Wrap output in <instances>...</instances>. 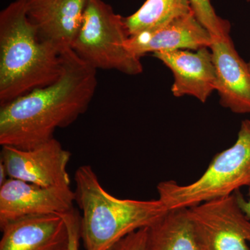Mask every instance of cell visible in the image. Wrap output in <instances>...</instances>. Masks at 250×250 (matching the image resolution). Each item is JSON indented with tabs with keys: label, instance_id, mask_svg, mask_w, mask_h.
Here are the masks:
<instances>
[{
	"label": "cell",
	"instance_id": "8",
	"mask_svg": "<svg viewBox=\"0 0 250 250\" xmlns=\"http://www.w3.org/2000/svg\"><path fill=\"white\" fill-rule=\"evenodd\" d=\"M75 192L68 187H43L9 178L0 186V225L22 217L66 214L74 210Z\"/></svg>",
	"mask_w": 250,
	"mask_h": 250
},
{
	"label": "cell",
	"instance_id": "18",
	"mask_svg": "<svg viewBox=\"0 0 250 250\" xmlns=\"http://www.w3.org/2000/svg\"><path fill=\"white\" fill-rule=\"evenodd\" d=\"M69 230L68 250H80V217L75 210L64 214Z\"/></svg>",
	"mask_w": 250,
	"mask_h": 250
},
{
	"label": "cell",
	"instance_id": "12",
	"mask_svg": "<svg viewBox=\"0 0 250 250\" xmlns=\"http://www.w3.org/2000/svg\"><path fill=\"white\" fill-rule=\"evenodd\" d=\"M0 250H68L64 214L22 217L0 225Z\"/></svg>",
	"mask_w": 250,
	"mask_h": 250
},
{
	"label": "cell",
	"instance_id": "5",
	"mask_svg": "<svg viewBox=\"0 0 250 250\" xmlns=\"http://www.w3.org/2000/svg\"><path fill=\"white\" fill-rule=\"evenodd\" d=\"M124 17L103 0H88L72 49L95 70H114L125 75L142 73L141 59L128 47Z\"/></svg>",
	"mask_w": 250,
	"mask_h": 250
},
{
	"label": "cell",
	"instance_id": "4",
	"mask_svg": "<svg viewBox=\"0 0 250 250\" xmlns=\"http://www.w3.org/2000/svg\"><path fill=\"white\" fill-rule=\"evenodd\" d=\"M250 187V120L242 121L236 142L218 153L195 182L180 185L166 181L157 185L159 199L168 210L187 208L229 196Z\"/></svg>",
	"mask_w": 250,
	"mask_h": 250
},
{
	"label": "cell",
	"instance_id": "3",
	"mask_svg": "<svg viewBox=\"0 0 250 250\" xmlns=\"http://www.w3.org/2000/svg\"><path fill=\"white\" fill-rule=\"evenodd\" d=\"M75 201L82 210L80 237L85 250H110L130 233L149 228L168 211L159 199H120L102 186L89 165L75 174Z\"/></svg>",
	"mask_w": 250,
	"mask_h": 250
},
{
	"label": "cell",
	"instance_id": "11",
	"mask_svg": "<svg viewBox=\"0 0 250 250\" xmlns=\"http://www.w3.org/2000/svg\"><path fill=\"white\" fill-rule=\"evenodd\" d=\"M173 74L171 91L174 97L189 95L205 103L215 90V70L209 47L161 51L153 54Z\"/></svg>",
	"mask_w": 250,
	"mask_h": 250
},
{
	"label": "cell",
	"instance_id": "2",
	"mask_svg": "<svg viewBox=\"0 0 250 250\" xmlns=\"http://www.w3.org/2000/svg\"><path fill=\"white\" fill-rule=\"evenodd\" d=\"M62 53L40 40L27 17L26 0L0 13V106L58 80Z\"/></svg>",
	"mask_w": 250,
	"mask_h": 250
},
{
	"label": "cell",
	"instance_id": "13",
	"mask_svg": "<svg viewBox=\"0 0 250 250\" xmlns=\"http://www.w3.org/2000/svg\"><path fill=\"white\" fill-rule=\"evenodd\" d=\"M212 42L211 34L191 12L176 18L158 30L129 37L128 47L135 55L141 58L148 53L161 51H195L210 47Z\"/></svg>",
	"mask_w": 250,
	"mask_h": 250
},
{
	"label": "cell",
	"instance_id": "15",
	"mask_svg": "<svg viewBox=\"0 0 250 250\" xmlns=\"http://www.w3.org/2000/svg\"><path fill=\"white\" fill-rule=\"evenodd\" d=\"M191 12L190 0H146L134 14L124 18L125 23L131 37L158 30Z\"/></svg>",
	"mask_w": 250,
	"mask_h": 250
},
{
	"label": "cell",
	"instance_id": "7",
	"mask_svg": "<svg viewBox=\"0 0 250 250\" xmlns=\"http://www.w3.org/2000/svg\"><path fill=\"white\" fill-rule=\"evenodd\" d=\"M1 147L0 161L9 178L43 187H70L67 166L72 154L55 138L29 149Z\"/></svg>",
	"mask_w": 250,
	"mask_h": 250
},
{
	"label": "cell",
	"instance_id": "16",
	"mask_svg": "<svg viewBox=\"0 0 250 250\" xmlns=\"http://www.w3.org/2000/svg\"><path fill=\"white\" fill-rule=\"evenodd\" d=\"M192 12L195 17L213 38L229 36L231 24L215 12L210 0H190Z\"/></svg>",
	"mask_w": 250,
	"mask_h": 250
},
{
	"label": "cell",
	"instance_id": "10",
	"mask_svg": "<svg viewBox=\"0 0 250 250\" xmlns=\"http://www.w3.org/2000/svg\"><path fill=\"white\" fill-rule=\"evenodd\" d=\"M220 103L238 114L250 113V67L235 48L230 36L213 38L209 47Z\"/></svg>",
	"mask_w": 250,
	"mask_h": 250
},
{
	"label": "cell",
	"instance_id": "17",
	"mask_svg": "<svg viewBox=\"0 0 250 250\" xmlns=\"http://www.w3.org/2000/svg\"><path fill=\"white\" fill-rule=\"evenodd\" d=\"M148 229L143 228L130 233L110 250H149Z\"/></svg>",
	"mask_w": 250,
	"mask_h": 250
},
{
	"label": "cell",
	"instance_id": "14",
	"mask_svg": "<svg viewBox=\"0 0 250 250\" xmlns=\"http://www.w3.org/2000/svg\"><path fill=\"white\" fill-rule=\"evenodd\" d=\"M149 250H209L202 241L187 208L169 210L148 229Z\"/></svg>",
	"mask_w": 250,
	"mask_h": 250
},
{
	"label": "cell",
	"instance_id": "20",
	"mask_svg": "<svg viewBox=\"0 0 250 250\" xmlns=\"http://www.w3.org/2000/svg\"><path fill=\"white\" fill-rule=\"evenodd\" d=\"M8 179H9V176H8L6 168H5L4 164L0 161V186L2 185Z\"/></svg>",
	"mask_w": 250,
	"mask_h": 250
},
{
	"label": "cell",
	"instance_id": "1",
	"mask_svg": "<svg viewBox=\"0 0 250 250\" xmlns=\"http://www.w3.org/2000/svg\"><path fill=\"white\" fill-rule=\"evenodd\" d=\"M59 80L0 106V145L29 149L53 139L88 109L97 85V70L72 49L62 52Z\"/></svg>",
	"mask_w": 250,
	"mask_h": 250
},
{
	"label": "cell",
	"instance_id": "21",
	"mask_svg": "<svg viewBox=\"0 0 250 250\" xmlns=\"http://www.w3.org/2000/svg\"><path fill=\"white\" fill-rule=\"evenodd\" d=\"M247 1H250V0H247ZM248 64H249V66L250 67V62H248Z\"/></svg>",
	"mask_w": 250,
	"mask_h": 250
},
{
	"label": "cell",
	"instance_id": "19",
	"mask_svg": "<svg viewBox=\"0 0 250 250\" xmlns=\"http://www.w3.org/2000/svg\"><path fill=\"white\" fill-rule=\"evenodd\" d=\"M234 193L242 210L248 218L250 219V187H249V192H248V199L245 198L240 190L235 192Z\"/></svg>",
	"mask_w": 250,
	"mask_h": 250
},
{
	"label": "cell",
	"instance_id": "6",
	"mask_svg": "<svg viewBox=\"0 0 250 250\" xmlns=\"http://www.w3.org/2000/svg\"><path fill=\"white\" fill-rule=\"evenodd\" d=\"M187 209L209 250H250V219L242 210L235 193Z\"/></svg>",
	"mask_w": 250,
	"mask_h": 250
},
{
	"label": "cell",
	"instance_id": "9",
	"mask_svg": "<svg viewBox=\"0 0 250 250\" xmlns=\"http://www.w3.org/2000/svg\"><path fill=\"white\" fill-rule=\"evenodd\" d=\"M88 0H26L27 17L42 42L62 52L72 49Z\"/></svg>",
	"mask_w": 250,
	"mask_h": 250
}]
</instances>
